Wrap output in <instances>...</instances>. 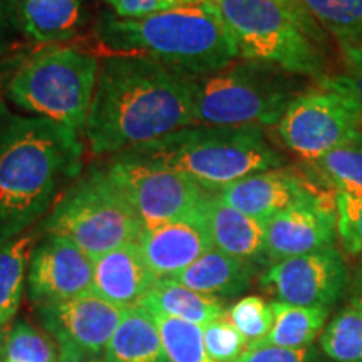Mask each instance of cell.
I'll return each mask as SVG.
<instances>
[{
    "mask_svg": "<svg viewBox=\"0 0 362 362\" xmlns=\"http://www.w3.org/2000/svg\"><path fill=\"white\" fill-rule=\"evenodd\" d=\"M320 347L334 362H362V302H352L330 320Z\"/></svg>",
    "mask_w": 362,
    "mask_h": 362,
    "instance_id": "cell-27",
    "label": "cell"
},
{
    "mask_svg": "<svg viewBox=\"0 0 362 362\" xmlns=\"http://www.w3.org/2000/svg\"><path fill=\"white\" fill-rule=\"evenodd\" d=\"M274 325L260 341L248 344L247 349L255 347H282V349H305L310 347L322 330L329 317V309L322 307H300L272 300Z\"/></svg>",
    "mask_w": 362,
    "mask_h": 362,
    "instance_id": "cell-23",
    "label": "cell"
},
{
    "mask_svg": "<svg viewBox=\"0 0 362 362\" xmlns=\"http://www.w3.org/2000/svg\"><path fill=\"white\" fill-rule=\"evenodd\" d=\"M210 193L264 223L292 206L336 197L332 189L319 183L302 166L260 171Z\"/></svg>",
    "mask_w": 362,
    "mask_h": 362,
    "instance_id": "cell-13",
    "label": "cell"
},
{
    "mask_svg": "<svg viewBox=\"0 0 362 362\" xmlns=\"http://www.w3.org/2000/svg\"><path fill=\"white\" fill-rule=\"evenodd\" d=\"M0 362H59V352L47 334L16 319L0 332Z\"/></svg>",
    "mask_w": 362,
    "mask_h": 362,
    "instance_id": "cell-26",
    "label": "cell"
},
{
    "mask_svg": "<svg viewBox=\"0 0 362 362\" xmlns=\"http://www.w3.org/2000/svg\"><path fill=\"white\" fill-rule=\"evenodd\" d=\"M98 72L93 54L54 47L22 62L8 81L7 96L21 110L81 133L88 123Z\"/></svg>",
    "mask_w": 362,
    "mask_h": 362,
    "instance_id": "cell-6",
    "label": "cell"
},
{
    "mask_svg": "<svg viewBox=\"0 0 362 362\" xmlns=\"http://www.w3.org/2000/svg\"><path fill=\"white\" fill-rule=\"evenodd\" d=\"M203 341L211 362H235L247 351V339L221 317L218 320L203 325Z\"/></svg>",
    "mask_w": 362,
    "mask_h": 362,
    "instance_id": "cell-31",
    "label": "cell"
},
{
    "mask_svg": "<svg viewBox=\"0 0 362 362\" xmlns=\"http://www.w3.org/2000/svg\"><path fill=\"white\" fill-rule=\"evenodd\" d=\"M270 2L277 4L280 8H284V11L287 12L302 29H304V33L309 35L312 40H315L319 45L325 42L324 29L319 25V22L312 17L309 8L305 7L304 0H270Z\"/></svg>",
    "mask_w": 362,
    "mask_h": 362,
    "instance_id": "cell-36",
    "label": "cell"
},
{
    "mask_svg": "<svg viewBox=\"0 0 362 362\" xmlns=\"http://www.w3.org/2000/svg\"><path fill=\"white\" fill-rule=\"evenodd\" d=\"M260 284L279 302L329 309L346 291L347 267L337 248L330 245L270 264Z\"/></svg>",
    "mask_w": 362,
    "mask_h": 362,
    "instance_id": "cell-12",
    "label": "cell"
},
{
    "mask_svg": "<svg viewBox=\"0 0 362 362\" xmlns=\"http://www.w3.org/2000/svg\"><path fill=\"white\" fill-rule=\"evenodd\" d=\"M138 307L151 314H163L187 322L206 325L226 315L220 298L185 287L173 279H158Z\"/></svg>",
    "mask_w": 362,
    "mask_h": 362,
    "instance_id": "cell-21",
    "label": "cell"
},
{
    "mask_svg": "<svg viewBox=\"0 0 362 362\" xmlns=\"http://www.w3.org/2000/svg\"><path fill=\"white\" fill-rule=\"evenodd\" d=\"M226 319L247 339L248 344H252L270 332L274 325V312L270 302L259 296H248L240 298L237 304L230 307V310H226Z\"/></svg>",
    "mask_w": 362,
    "mask_h": 362,
    "instance_id": "cell-30",
    "label": "cell"
},
{
    "mask_svg": "<svg viewBox=\"0 0 362 362\" xmlns=\"http://www.w3.org/2000/svg\"><path fill=\"white\" fill-rule=\"evenodd\" d=\"M235 362H317L314 347L282 349V347H255L247 349Z\"/></svg>",
    "mask_w": 362,
    "mask_h": 362,
    "instance_id": "cell-35",
    "label": "cell"
},
{
    "mask_svg": "<svg viewBox=\"0 0 362 362\" xmlns=\"http://www.w3.org/2000/svg\"><path fill=\"white\" fill-rule=\"evenodd\" d=\"M288 151L314 161L330 149L362 136V116L336 78H324L288 104L277 123Z\"/></svg>",
    "mask_w": 362,
    "mask_h": 362,
    "instance_id": "cell-9",
    "label": "cell"
},
{
    "mask_svg": "<svg viewBox=\"0 0 362 362\" xmlns=\"http://www.w3.org/2000/svg\"><path fill=\"white\" fill-rule=\"evenodd\" d=\"M193 119L206 126L277 124L298 94L287 72L247 59L223 69L192 76Z\"/></svg>",
    "mask_w": 362,
    "mask_h": 362,
    "instance_id": "cell-5",
    "label": "cell"
},
{
    "mask_svg": "<svg viewBox=\"0 0 362 362\" xmlns=\"http://www.w3.org/2000/svg\"><path fill=\"white\" fill-rule=\"evenodd\" d=\"M255 269L245 262L211 248L185 270L173 275L175 282L210 297L232 298L247 292Z\"/></svg>",
    "mask_w": 362,
    "mask_h": 362,
    "instance_id": "cell-19",
    "label": "cell"
},
{
    "mask_svg": "<svg viewBox=\"0 0 362 362\" xmlns=\"http://www.w3.org/2000/svg\"><path fill=\"white\" fill-rule=\"evenodd\" d=\"M202 215L214 248L252 267L270 265L265 247V223L228 206L214 193L206 192Z\"/></svg>",
    "mask_w": 362,
    "mask_h": 362,
    "instance_id": "cell-17",
    "label": "cell"
},
{
    "mask_svg": "<svg viewBox=\"0 0 362 362\" xmlns=\"http://www.w3.org/2000/svg\"><path fill=\"white\" fill-rule=\"evenodd\" d=\"M312 17L344 45H362V0H304Z\"/></svg>",
    "mask_w": 362,
    "mask_h": 362,
    "instance_id": "cell-28",
    "label": "cell"
},
{
    "mask_svg": "<svg viewBox=\"0 0 362 362\" xmlns=\"http://www.w3.org/2000/svg\"><path fill=\"white\" fill-rule=\"evenodd\" d=\"M156 280L136 242L94 259L93 293L121 309L138 307Z\"/></svg>",
    "mask_w": 362,
    "mask_h": 362,
    "instance_id": "cell-18",
    "label": "cell"
},
{
    "mask_svg": "<svg viewBox=\"0 0 362 362\" xmlns=\"http://www.w3.org/2000/svg\"><path fill=\"white\" fill-rule=\"evenodd\" d=\"M96 35L115 54L153 57L194 76L220 71L238 59L211 0L138 19L104 13Z\"/></svg>",
    "mask_w": 362,
    "mask_h": 362,
    "instance_id": "cell-3",
    "label": "cell"
},
{
    "mask_svg": "<svg viewBox=\"0 0 362 362\" xmlns=\"http://www.w3.org/2000/svg\"><path fill=\"white\" fill-rule=\"evenodd\" d=\"M13 27V2L12 0H0V54L6 52L11 42Z\"/></svg>",
    "mask_w": 362,
    "mask_h": 362,
    "instance_id": "cell-37",
    "label": "cell"
},
{
    "mask_svg": "<svg viewBox=\"0 0 362 362\" xmlns=\"http://www.w3.org/2000/svg\"><path fill=\"white\" fill-rule=\"evenodd\" d=\"M104 362H168L155 317L143 307L126 309Z\"/></svg>",
    "mask_w": 362,
    "mask_h": 362,
    "instance_id": "cell-20",
    "label": "cell"
},
{
    "mask_svg": "<svg viewBox=\"0 0 362 362\" xmlns=\"http://www.w3.org/2000/svg\"><path fill=\"white\" fill-rule=\"evenodd\" d=\"M337 235L342 247L352 255H362V197L336 194Z\"/></svg>",
    "mask_w": 362,
    "mask_h": 362,
    "instance_id": "cell-32",
    "label": "cell"
},
{
    "mask_svg": "<svg viewBox=\"0 0 362 362\" xmlns=\"http://www.w3.org/2000/svg\"><path fill=\"white\" fill-rule=\"evenodd\" d=\"M94 260L61 235L45 233L35 243L27 272V293L35 307L93 292Z\"/></svg>",
    "mask_w": 362,
    "mask_h": 362,
    "instance_id": "cell-14",
    "label": "cell"
},
{
    "mask_svg": "<svg viewBox=\"0 0 362 362\" xmlns=\"http://www.w3.org/2000/svg\"><path fill=\"white\" fill-rule=\"evenodd\" d=\"M151 315L160 329L168 362H211L203 341V325L163 314Z\"/></svg>",
    "mask_w": 362,
    "mask_h": 362,
    "instance_id": "cell-29",
    "label": "cell"
},
{
    "mask_svg": "<svg viewBox=\"0 0 362 362\" xmlns=\"http://www.w3.org/2000/svg\"><path fill=\"white\" fill-rule=\"evenodd\" d=\"M106 2L121 19H138L173 8L194 6L203 0H106Z\"/></svg>",
    "mask_w": 362,
    "mask_h": 362,
    "instance_id": "cell-33",
    "label": "cell"
},
{
    "mask_svg": "<svg viewBox=\"0 0 362 362\" xmlns=\"http://www.w3.org/2000/svg\"><path fill=\"white\" fill-rule=\"evenodd\" d=\"M300 166L336 194L362 197V136Z\"/></svg>",
    "mask_w": 362,
    "mask_h": 362,
    "instance_id": "cell-25",
    "label": "cell"
},
{
    "mask_svg": "<svg viewBox=\"0 0 362 362\" xmlns=\"http://www.w3.org/2000/svg\"><path fill=\"white\" fill-rule=\"evenodd\" d=\"M192 76L146 56L104 57L86 123L94 155H119L194 124Z\"/></svg>",
    "mask_w": 362,
    "mask_h": 362,
    "instance_id": "cell-1",
    "label": "cell"
},
{
    "mask_svg": "<svg viewBox=\"0 0 362 362\" xmlns=\"http://www.w3.org/2000/svg\"><path fill=\"white\" fill-rule=\"evenodd\" d=\"M35 243L34 232L0 243V332L17 319Z\"/></svg>",
    "mask_w": 362,
    "mask_h": 362,
    "instance_id": "cell-24",
    "label": "cell"
},
{
    "mask_svg": "<svg viewBox=\"0 0 362 362\" xmlns=\"http://www.w3.org/2000/svg\"><path fill=\"white\" fill-rule=\"evenodd\" d=\"M342 54L346 72L336 76V79L354 99L362 116V45H344Z\"/></svg>",
    "mask_w": 362,
    "mask_h": 362,
    "instance_id": "cell-34",
    "label": "cell"
},
{
    "mask_svg": "<svg viewBox=\"0 0 362 362\" xmlns=\"http://www.w3.org/2000/svg\"><path fill=\"white\" fill-rule=\"evenodd\" d=\"M136 243L158 279L173 277L214 248L202 208L187 218L143 228Z\"/></svg>",
    "mask_w": 362,
    "mask_h": 362,
    "instance_id": "cell-16",
    "label": "cell"
},
{
    "mask_svg": "<svg viewBox=\"0 0 362 362\" xmlns=\"http://www.w3.org/2000/svg\"><path fill=\"white\" fill-rule=\"evenodd\" d=\"M337 233L336 197L284 210L265 221L270 264L334 245Z\"/></svg>",
    "mask_w": 362,
    "mask_h": 362,
    "instance_id": "cell-15",
    "label": "cell"
},
{
    "mask_svg": "<svg viewBox=\"0 0 362 362\" xmlns=\"http://www.w3.org/2000/svg\"><path fill=\"white\" fill-rule=\"evenodd\" d=\"M123 153L187 175L206 192L285 165L259 126L192 124Z\"/></svg>",
    "mask_w": 362,
    "mask_h": 362,
    "instance_id": "cell-4",
    "label": "cell"
},
{
    "mask_svg": "<svg viewBox=\"0 0 362 362\" xmlns=\"http://www.w3.org/2000/svg\"><path fill=\"white\" fill-rule=\"evenodd\" d=\"M17 13L24 33L37 42L71 39L84 21L83 0H21Z\"/></svg>",
    "mask_w": 362,
    "mask_h": 362,
    "instance_id": "cell-22",
    "label": "cell"
},
{
    "mask_svg": "<svg viewBox=\"0 0 362 362\" xmlns=\"http://www.w3.org/2000/svg\"><path fill=\"white\" fill-rule=\"evenodd\" d=\"M141 220L143 228L197 214L206 197L197 181L178 171L119 153L104 166Z\"/></svg>",
    "mask_w": 362,
    "mask_h": 362,
    "instance_id": "cell-10",
    "label": "cell"
},
{
    "mask_svg": "<svg viewBox=\"0 0 362 362\" xmlns=\"http://www.w3.org/2000/svg\"><path fill=\"white\" fill-rule=\"evenodd\" d=\"M238 57L272 66L291 76L324 79L319 44L284 8L270 0H211Z\"/></svg>",
    "mask_w": 362,
    "mask_h": 362,
    "instance_id": "cell-8",
    "label": "cell"
},
{
    "mask_svg": "<svg viewBox=\"0 0 362 362\" xmlns=\"http://www.w3.org/2000/svg\"><path fill=\"white\" fill-rule=\"evenodd\" d=\"M83 161L79 133L45 117H24L0 104V243L42 218Z\"/></svg>",
    "mask_w": 362,
    "mask_h": 362,
    "instance_id": "cell-2",
    "label": "cell"
},
{
    "mask_svg": "<svg viewBox=\"0 0 362 362\" xmlns=\"http://www.w3.org/2000/svg\"><path fill=\"white\" fill-rule=\"evenodd\" d=\"M45 233L61 235L90 259L133 243L143 223L104 166L90 168L54 203Z\"/></svg>",
    "mask_w": 362,
    "mask_h": 362,
    "instance_id": "cell-7",
    "label": "cell"
},
{
    "mask_svg": "<svg viewBox=\"0 0 362 362\" xmlns=\"http://www.w3.org/2000/svg\"><path fill=\"white\" fill-rule=\"evenodd\" d=\"M124 310L93 292L35 307L44 332L56 344L59 362H96L104 357Z\"/></svg>",
    "mask_w": 362,
    "mask_h": 362,
    "instance_id": "cell-11",
    "label": "cell"
},
{
    "mask_svg": "<svg viewBox=\"0 0 362 362\" xmlns=\"http://www.w3.org/2000/svg\"><path fill=\"white\" fill-rule=\"evenodd\" d=\"M354 302H362V260L357 269V284H356V298Z\"/></svg>",
    "mask_w": 362,
    "mask_h": 362,
    "instance_id": "cell-38",
    "label": "cell"
}]
</instances>
